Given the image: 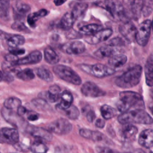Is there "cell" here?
<instances>
[{
  "label": "cell",
  "mask_w": 153,
  "mask_h": 153,
  "mask_svg": "<svg viewBox=\"0 0 153 153\" xmlns=\"http://www.w3.org/2000/svg\"><path fill=\"white\" fill-rule=\"evenodd\" d=\"M145 76L146 84L153 86V54H150L145 65Z\"/></svg>",
  "instance_id": "obj_21"
},
{
  "label": "cell",
  "mask_w": 153,
  "mask_h": 153,
  "mask_svg": "<svg viewBox=\"0 0 153 153\" xmlns=\"http://www.w3.org/2000/svg\"><path fill=\"white\" fill-rule=\"evenodd\" d=\"M138 142L142 146L147 149L153 147V130H143L139 136Z\"/></svg>",
  "instance_id": "obj_19"
},
{
  "label": "cell",
  "mask_w": 153,
  "mask_h": 153,
  "mask_svg": "<svg viewBox=\"0 0 153 153\" xmlns=\"http://www.w3.org/2000/svg\"><path fill=\"white\" fill-rule=\"evenodd\" d=\"M87 8L88 5L85 3H77L73 7L71 12L75 19L77 20L84 15Z\"/></svg>",
  "instance_id": "obj_33"
},
{
  "label": "cell",
  "mask_w": 153,
  "mask_h": 153,
  "mask_svg": "<svg viewBox=\"0 0 153 153\" xmlns=\"http://www.w3.org/2000/svg\"><path fill=\"white\" fill-rule=\"evenodd\" d=\"M21 105V100L15 97H8L6 99L4 102V107L9 109H14L15 108H18Z\"/></svg>",
  "instance_id": "obj_38"
},
{
  "label": "cell",
  "mask_w": 153,
  "mask_h": 153,
  "mask_svg": "<svg viewBox=\"0 0 153 153\" xmlns=\"http://www.w3.org/2000/svg\"><path fill=\"white\" fill-rule=\"evenodd\" d=\"M127 60V57L123 54H115L109 57L108 60L109 65L112 68H118L123 66Z\"/></svg>",
  "instance_id": "obj_24"
},
{
  "label": "cell",
  "mask_w": 153,
  "mask_h": 153,
  "mask_svg": "<svg viewBox=\"0 0 153 153\" xmlns=\"http://www.w3.org/2000/svg\"><path fill=\"white\" fill-rule=\"evenodd\" d=\"M67 118L75 120L77 119L79 115V111L77 107L74 105H71L67 109L60 111Z\"/></svg>",
  "instance_id": "obj_37"
},
{
  "label": "cell",
  "mask_w": 153,
  "mask_h": 153,
  "mask_svg": "<svg viewBox=\"0 0 153 153\" xmlns=\"http://www.w3.org/2000/svg\"><path fill=\"white\" fill-rule=\"evenodd\" d=\"M100 113L102 117L105 120H110L114 117L116 115L115 109L108 105H103L100 107Z\"/></svg>",
  "instance_id": "obj_35"
},
{
  "label": "cell",
  "mask_w": 153,
  "mask_h": 153,
  "mask_svg": "<svg viewBox=\"0 0 153 153\" xmlns=\"http://www.w3.org/2000/svg\"><path fill=\"white\" fill-rule=\"evenodd\" d=\"M105 120V119H104ZM102 119V118H98L96 120V122H95V126L97 128H103L105 125V120Z\"/></svg>",
  "instance_id": "obj_49"
},
{
  "label": "cell",
  "mask_w": 153,
  "mask_h": 153,
  "mask_svg": "<svg viewBox=\"0 0 153 153\" xmlns=\"http://www.w3.org/2000/svg\"><path fill=\"white\" fill-rule=\"evenodd\" d=\"M42 58V54L40 51L35 50L31 52L27 56L22 59H18L14 63V65H26L36 64L39 63Z\"/></svg>",
  "instance_id": "obj_17"
},
{
  "label": "cell",
  "mask_w": 153,
  "mask_h": 153,
  "mask_svg": "<svg viewBox=\"0 0 153 153\" xmlns=\"http://www.w3.org/2000/svg\"><path fill=\"white\" fill-rule=\"evenodd\" d=\"M4 59L5 60L6 62H10L12 64H13L17 59V56L10 53L9 54H6L5 56H4Z\"/></svg>",
  "instance_id": "obj_47"
},
{
  "label": "cell",
  "mask_w": 153,
  "mask_h": 153,
  "mask_svg": "<svg viewBox=\"0 0 153 153\" xmlns=\"http://www.w3.org/2000/svg\"><path fill=\"white\" fill-rule=\"evenodd\" d=\"M44 60L50 65H56L59 60L60 57L55 50L50 47L45 48L44 50Z\"/></svg>",
  "instance_id": "obj_27"
},
{
  "label": "cell",
  "mask_w": 153,
  "mask_h": 153,
  "mask_svg": "<svg viewBox=\"0 0 153 153\" xmlns=\"http://www.w3.org/2000/svg\"><path fill=\"white\" fill-rule=\"evenodd\" d=\"M145 0H123L127 18L137 19L142 12Z\"/></svg>",
  "instance_id": "obj_7"
},
{
  "label": "cell",
  "mask_w": 153,
  "mask_h": 153,
  "mask_svg": "<svg viewBox=\"0 0 153 153\" xmlns=\"http://www.w3.org/2000/svg\"><path fill=\"white\" fill-rule=\"evenodd\" d=\"M124 40L121 38L120 37H115L113 38L112 39H110L108 42V45L116 47H121V46H124Z\"/></svg>",
  "instance_id": "obj_43"
},
{
  "label": "cell",
  "mask_w": 153,
  "mask_h": 153,
  "mask_svg": "<svg viewBox=\"0 0 153 153\" xmlns=\"http://www.w3.org/2000/svg\"><path fill=\"white\" fill-rule=\"evenodd\" d=\"M10 0H0V14L1 18H5L8 15Z\"/></svg>",
  "instance_id": "obj_41"
},
{
  "label": "cell",
  "mask_w": 153,
  "mask_h": 153,
  "mask_svg": "<svg viewBox=\"0 0 153 153\" xmlns=\"http://www.w3.org/2000/svg\"><path fill=\"white\" fill-rule=\"evenodd\" d=\"M78 67L84 72L97 78L108 76L113 75L115 72V69L100 63L94 65L80 64L78 65Z\"/></svg>",
  "instance_id": "obj_4"
},
{
  "label": "cell",
  "mask_w": 153,
  "mask_h": 153,
  "mask_svg": "<svg viewBox=\"0 0 153 153\" xmlns=\"http://www.w3.org/2000/svg\"><path fill=\"white\" fill-rule=\"evenodd\" d=\"M27 112V109H26L25 107H24V106H22V105L20 106L17 108V113H18L20 115H21V116H23V115H25Z\"/></svg>",
  "instance_id": "obj_51"
},
{
  "label": "cell",
  "mask_w": 153,
  "mask_h": 153,
  "mask_svg": "<svg viewBox=\"0 0 153 153\" xmlns=\"http://www.w3.org/2000/svg\"><path fill=\"white\" fill-rule=\"evenodd\" d=\"M17 65H14L10 62H4L2 64V71L8 72V73H16L17 74L19 71L20 69L17 67Z\"/></svg>",
  "instance_id": "obj_40"
},
{
  "label": "cell",
  "mask_w": 153,
  "mask_h": 153,
  "mask_svg": "<svg viewBox=\"0 0 153 153\" xmlns=\"http://www.w3.org/2000/svg\"><path fill=\"white\" fill-rule=\"evenodd\" d=\"M121 130V134L123 139L128 140L135 137L137 133V128L132 124H124Z\"/></svg>",
  "instance_id": "obj_26"
},
{
  "label": "cell",
  "mask_w": 153,
  "mask_h": 153,
  "mask_svg": "<svg viewBox=\"0 0 153 153\" xmlns=\"http://www.w3.org/2000/svg\"><path fill=\"white\" fill-rule=\"evenodd\" d=\"M43 140L39 139H36V140L32 143L30 147V150L33 152H46L48 148L44 144Z\"/></svg>",
  "instance_id": "obj_34"
},
{
  "label": "cell",
  "mask_w": 153,
  "mask_h": 153,
  "mask_svg": "<svg viewBox=\"0 0 153 153\" xmlns=\"http://www.w3.org/2000/svg\"><path fill=\"white\" fill-rule=\"evenodd\" d=\"M83 112L85 113V115H86V118L87 120V121L90 123L93 122L94 121V120L96 118V115L94 112L91 110V109H87V108L86 107L85 109H83Z\"/></svg>",
  "instance_id": "obj_45"
},
{
  "label": "cell",
  "mask_w": 153,
  "mask_h": 153,
  "mask_svg": "<svg viewBox=\"0 0 153 153\" xmlns=\"http://www.w3.org/2000/svg\"><path fill=\"white\" fill-rule=\"evenodd\" d=\"M47 129L57 134H67L72 131V125L66 119L59 118L51 122L47 126Z\"/></svg>",
  "instance_id": "obj_9"
},
{
  "label": "cell",
  "mask_w": 153,
  "mask_h": 153,
  "mask_svg": "<svg viewBox=\"0 0 153 153\" xmlns=\"http://www.w3.org/2000/svg\"><path fill=\"white\" fill-rule=\"evenodd\" d=\"M142 72V66L136 65L116 78L115 83L118 87L123 88L134 87L139 83Z\"/></svg>",
  "instance_id": "obj_3"
},
{
  "label": "cell",
  "mask_w": 153,
  "mask_h": 153,
  "mask_svg": "<svg viewBox=\"0 0 153 153\" xmlns=\"http://www.w3.org/2000/svg\"><path fill=\"white\" fill-rule=\"evenodd\" d=\"M81 92L84 96L89 97H98L105 94L103 90L91 81H87L84 83L81 88Z\"/></svg>",
  "instance_id": "obj_12"
},
{
  "label": "cell",
  "mask_w": 153,
  "mask_h": 153,
  "mask_svg": "<svg viewBox=\"0 0 153 153\" xmlns=\"http://www.w3.org/2000/svg\"><path fill=\"white\" fill-rule=\"evenodd\" d=\"M59 100V103L56 105V109L60 111L68 108L72 105L73 96L69 91L65 90L61 93Z\"/></svg>",
  "instance_id": "obj_22"
},
{
  "label": "cell",
  "mask_w": 153,
  "mask_h": 153,
  "mask_svg": "<svg viewBox=\"0 0 153 153\" xmlns=\"http://www.w3.org/2000/svg\"><path fill=\"white\" fill-rule=\"evenodd\" d=\"M118 121L121 124H151L152 118L142 109H133L122 112L118 117Z\"/></svg>",
  "instance_id": "obj_2"
},
{
  "label": "cell",
  "mask_w": 153,
  "mask_h": 153,
  "mask_svg": "<svg viewBox=\"0 0 153 153\" xmlns=\"http://www.w3.org/2000/svg\"><path fill=\"white\" fill-rule=\"evenodd\" d=\"M102 26L96 23L88 24L87 25H84L79 28V32L81 34L87 35H91L96 33L97 32L102 29Z\"/></svg>",
  "instance_id": "obj_29"
},
{
  "label": "cell",
  "mask_w": 153,
  "mask_h": 153,
  "mask_svg": "<svg viewBox=\"0 0 153 153\" xmlns=\"http://www.w3.org/2000/svg\"><path fill=\"white\" fill-rule=\"evenodd\" d=\"M35 72L37 76L41 79L47 81V82H51L53 80V76L52 73L48 69L40 67L36 68L35 69Z\"/></svg>",
  "instance_id": "obj_32"
},
{
  "label": "cell",
  "mask_w": 153,
  "mask_h": 153,
  "mask_svg": "<svg viewBox=\"0 0 153 153\" xmlns=\"http://www.w3.org/2000/svg\"><path fill=\"white\" fill-rule=\"evenodd\" d=\"M152 31H153V20L152 22Z\"/></svg>",
  "instance_id": "obj_54"
},
{
  "label": "cell",
  "mask_w": 153,
  "mask_h": 153,
  "mask_svg": "<svg viewBox=\"0 0 153 153\" xmlns=\"http://www.w3.org/2000/svg\"><path fill=\"white\" fill-rule=\"evenodd\" d=\"M66 0H54V3L56 6H59L64 4Z\"/></svg>",
  "instance_id": "obj_52"
},
{
  "label": "cell",
  "mask_w": 153,
  "mask_h": 153,
  "mask_svg": "<svg viewBox=\"0 0 153 153\" xmlns=\"http://www.w3.org/2000/svg\"><path fill=\"white\" fill-rule=\"evenodd\" d=\"M60 88L57 85H53L49 87L48 91L40 93L38 97L44 99L48 102L54 103L60 100Z\"/></svg>",
  "instance_id": "obj_16"
},
{
  "label": "cell",
  "mask_w": 153,
  "mask_h": 153,
  "mask_svg": "<svg viewBox=\"0 0 153 153\" xmlns=\"http://www.w3.org/2000/svg\"><path fill=\"white\" fill-rule=\"evenodd\" d=\"M62 50L68 54L76 55L84 53L85 50V46L81 41H74L64 44L62 46Z\"/></svg>",
  "instance_id": "obj_13"
},
{
  "label": "cell",
  "mask_w": 153,
  "mask_h": 153,
  "mask_svg": "<svg viewBox=\"0 0 153 153\" xmlns=\"http://www.w3.org/2000/svg\"><path fill=\"white\" fill-rule=\"evenodd\" d=\"M26 131L35 139L50 141L53 138V136L50 133L51 131L48 129L46 130L41 127L28 125Z\"/></svg>",
  "instance_id": "obj_15"
},
{
  "label": "cell",
  "mask_w": 153,
  "mask_h": 153,
  "mask_svg": "<svg viewBox=\"0 0 153 153\" xmlns=\"http://www.w3.org/2000/svg\"><path fill=\"white\" fill-rule=\"evenodd\" d=\"M112 34V30L110 28L102 29L97 32L90 37L85 39V41L88 44H96L106 41Z\"/></svg>",
  "instance_id": "obj_18"
},
{
  "label": "cell",
  "mask_w": 153,
  "mask_h": 153,
  "mask_svg": "<svg viewBox=\"0 0 153 153\" xmlns=\"http://www.w3.org/2000/svg\"><path fill=\"white\" fill-rule=\"evenodd\" d=\"M54 73L60 78L74 85H80L81 79L79 76L70 67L63 65H57L53 68Z\"/></svg>",
  "instance_id": "obj_5"
},
{
  "label": "cell",
  "mask_w": 153,
  "mask_h": 153,
  "mask_svg": "<svg viewBox=\"0 0 153 153\" xmlns=\"http://www.w3.org/2000/svg\"><path fill=\"white\" fill-rule=\"evenodd\" d=\"M6 108H3L1 110V114L3 118L11 125L17 128H25V130L28 126V124L24 120V119L18 113L11 111Z\"/></svg>",
  "instance_id": "obj_10"
},
{
  "label": "cell",
  "mask_w": 153,
  "mask_h": 153,
  "mask_svg": "<svg viewBox=\"0 0 153 153\" xmlns=\"http://www.w3.org/2000/svg\"><path fill=\"white\" fill-rule=\"evenodd\" d=\"M96 150L97 152H112V150L110 148L102 146H96Z\"/></svg>",
  "instance_id": "obj_50"
},
{
  "label": "cell",
  "mask_w": 153,
  "mask_h": 153,
  "mask_svg": "<svg viewBox=\"0 0 153 153\" xmlns=\"http://www.w3.org/2000/svg\"><path fill=\"white\" fill-rule=\"evenodd\" d=\"M150 110H151V111L152 114H153V105H152V106H151L150 107Z\"/></svg>",
  "instance_id": "obj_53"
},
{
  "label": "cell",
  "mask_w": 153,
  "mask_h": 153,
  "mask_svg": "<svg viewBox=\"0 0 153 153\" xmlns=\"http://www.w3.org/2000/svg\"><path fill=\"white\" fill-rule=\"evenodd\" d=\"M14 80V76L12 74L1 71V81H5L7 82H11Z\"/></svg>",
  "instance_id": "obj_44"
},
{
  "label": "cell",
  "mask_w": 153,
  "mask_h": 153,
  "mask_svg": "<svg viewBox=\"0 0 153 153\" xmlns=\"http://www.w3.org/2000/svg\"><path fill=\"white\" fill-rule=\"evenodd\" d=\"M11 28L14 30L20 31V32H29V29L23 23L20 22H16L13 23L11 25Z\"/></svg>",
  "instance_id": "obj_42"
},
{
  "label": "cell",
  "mask_w": 153,
  "mask_h": 153,
  "mask_svg": "<svg viewBox=\"0 0 153 153\" xmlns=\"http://www.w3.org/2000/svg\"><path fill=\"white\" fill-rule=\"evenodd\" d=\"M79 134L86 139H91L93 141L102 142L105 140L106 136L100 131L90 130L87 128H81L79 130Z\"/></svg>",
  "instance_id": "obj_20"
},
{
  "label": "cell",
  "mask_w": 153,
  "mask_h": 153,
  "mask_svg": "<svg viewBox=\"0 0 153 153\" xmlns=\"http://www.w3.org/2000/svg\"><path fill=\"white\" fill-rule=\"evenodd\" d=\"M19 134L17 129L2 127L1 130L0 140L2 143L15 145L19 142Z\"/></svg>",
  "instance_id": "obj_11"
},
{
  "label": "cell",
  "mask_w": 153,
  "mask_h": 153,
  "mask_svg": "<svg viewBox=\"0 0 153 153\" xmlns=\"http://www.w3.org/2000/svg\"><path fill=\"white\" fill-rule=\"evenodd\" d=\"M30 6L25 3H17L13 7L14 14L17 19L25 17V15L30 11Z\"/></svg>",
  "instance_id": "obj_28"
},
{
  "label": "cell",
  "mask_w": 153,
  "mask_h": 153,
  "mask_svg": "<svg viewBox=\"0 0 153 153\" xmlns=\"http://www.w3.org/2000/svg\"><path fill=\"white\" fill-rule=\"evenodd\" d=\"M76 20L71 11L66 12L62 17L59 26L64 30H69L73 26Z\"/></svg>",
  "instance_id": "obj_25"
},
{
  "label": "cell",
  "mask_w": 153,
  "mask_h": 153,
  "mask_svg": "<svg viewBox=\"0 0 153 153\" xmlns=\"http://www.w3.org/2000/svg\"><path fill=\"white\" fill-rule=\"evenodd\" d=\"M119 31L123 36L128 41L132 42L135 40L137 28L132 22L128 20L124 22L119 26Z\"/></svg>",
  "instance_id": "obj_14"
},
{
  "label": "cell",
  "mask_w": 153,
  "mask_h": 153,
  "mask_svg": "<svg viewBox=\"0 0 153 153\" xmlns=\"http://www.w3.org/2000/svg\"><path fill=\"white\" fill-rule=\"evenodd\" d=\"M9 52L16 56H19V55L23 54L25 52V50L23 48H19L17 47H15V48L10 47L9 48Z\"/></svg>",
  "instance_id": "obj_46"
},
{
  "label": "cell",
  "mask_w": 153,
  "mask_h": 153,
  "mask_svg": "<svg viewBox=\"0 0 153 153\" xmlns=\"http://www.w3.org/2000/svg\"><path fill=\"white\" fill-rule=\"evenodd\" d=\"M16 76L18 78L25 81H29L35 78V74L31 69L26 68L23 70H20Z\"/></svg>",
  "instance_id": "obj_36"
},
{
  "label": "cell",
  "mask_w": 153,
  "mask_h": 153,
  "mask_svg": "<svg viewBox=\"0 0 153 153\" xmlns=\"http://www.w3.org/2000/svg\"><path fill=\"white\" fill-rule=\"evenodd\" d=\"M47 14H48L47 10H46L45 9H41L38 11L29 14L27 18V22L30 27H33L35 26L36 22L39 19L47 15Z\"/></svg>",
  "instance_id": "obj_30"
},
{
  "label": "cell",
  "mask_w": 153,
  "mask_h": 153,
  "mask_svg": "<svg viewBox=\"0 0 153 153\" xmlns=\"http://www.w3.org/2000/svg\"><path fill=\"white\" fill-rule=\"evenodd\" d=\"M25 42V39L21 35H10L7 39V44L11 48H15L22 45L24 44Z\"/></svg>",
  "instance_id": "obj_31"
},
{
  "label": "cell",
  "mask_w": 153,
  "mask_h": 153,
  "mask_svg": "<svg viewBox=\"0 0 153 153\" xmlns=\"http://www.w3.org/2000/svg\"><path fill=\"white\" fill-rule=\"evenodd\" d=\"M106 8L113 18L118 21H127L125 10L123 4L119 0H105Z\"/></svg>",
  "instance_id": "obj_6"
},
{
  "label": "cell",
  "mask_w": 153,
  "mask_h": 153,
  "mask_svg": "<svg viewBox=\"0 0 153 153\" xmlns=\"http://www.w3.org/2000/svg\"><path fill=\"white\" fill-rule=\"evenodd\" d=\"M32 103L36 108L38 109H47L49 108L48 102L41 97L33 99L32 100Z\"/></svg>",
  "instance_id": "obj_39"
},
{
  "label": "cell",
  "mask_w": 153,
  "mask_h": 153,
  "mask_svg": "<svg viewBox=\"0 0 153 153\" xmlns=\"http://www.w3.org/2000/svg\"><path fill=\"white\" fill-rule=\"evenodd\" d=\"M116 50L114 47L111 46L108 44L103 45L94 51V56L99 59H103L105 57H110L115 54Z\"/></svg>",
  "instance_id": "obj_23"
},
{
  "label": "cell",
  "mask_w": 153,
  "mask_h": 153,
  "mask_svg": "<svg viewBox=\"0 0 153 153\" xmlns=\"http://www.w3.org/2000/svg\"><path fill=\"white\" fill-rule=\"evenodd\" d=\"M27 119L29 121H36L39 118V115L36 112L32 111L29 112L27 111Z\"/></svg>",
  "instance_id": "obj_48"
},
{
  "label": "cell",
  "mask_w": 153,
  "mask_h": 153,
  "mask_svg": "<svg viewBox=\"0 0 153 153\" xmlns=\"http://www.w3.org/2000/svg\"><path fill=\"white\" fill-rule=\"evenodd\" d=\"M151 29L152 22L149 20H144L139 25L137 29L135 38V41L139 45L144 47L147 44L149 39Z\"/></svg>",
  "instance_id": "obj_8"
},
{
  "label": "cell",
  "mask_w": 153,
  "mask_h": 153,
  "mask_svg": "<svg viewBox=\"0 0 153 153\" xmlns=\"http://www.w3.org/2000/svg\"><path fill=\"white\" fill-rule=\"evenodd\" d=\"M117 107L121 112H126L133 108L142 109L144 108L142 96L138 93L131 91H121L119 94Z\"/></svg>",
  "instance_id": "obj_1"
}]
</instances>
